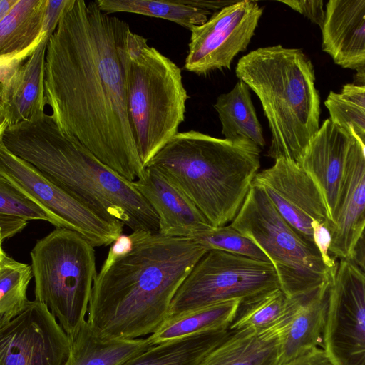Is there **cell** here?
Segmentation results:
<instances>
[{
  "label": "cell",
  "mask_w": 365,
  "mask_h": 365,
  "mask_svg": "<svg viewBox=\"0 0 365 365\" xmlns=\"http://www.w3.org/2000/svg\"><path fill=\"white\" fill-rule=\"evenodd\" d=\"M230 225L265 253L287 297H304L330 285L335 268L327 266L315 243L294 229L258 186L252 185Z\"/></svg>",
  "instance_id": "cell-8"
},
{
  "label": "cell",
  "mask_w": 365,
  "mask_h": 365,
  "mask_svg": "<svg viewBox=\"0 0 365 365\" xmlns=\"http://www.w3.org/2000/svg\"><path fill=\"white\" fill-rule=\"evenodd\" d=\"M131 29L96 1L71 0L48 39L46 105L64 133L128 181L143 176L130 121L124 68Z\"/></svg>",
  "instance_id": "cell-1"
},
{
  "label": "cell",
  "mask_w": 365,
  "mask_h": 365,
  "mask_svg": "<svg viewBox=\"0 0 365 365\" xmlns=\"http://www.w3.org/2000/svg\"><path fill=\"white\" fill-rule=\"evenodd\" d=\"M304 297L290 298L278 288L242 300L228 329L256 334L279 331L285 334Z\"/></svg>",
  "instance_id": "cell-22"
},
{
  "label": "cell",
  "mask_w": 365,
  "mask_h": 365,
  "mask_svg": "<svg viewBox=\"0 0 365 365\" xmlns=\"http://www.w3.org/2000/svg\"><path fill=\"white\" fill-rule=\"evenodd\" d=\"M132 250L100 269L92 289L87 322L106 339H135L153 334L167 318L172 300L208 250L192 239L135 231Z\"/></svg>",
  "instance_id": "cell-2"
},
{
  "label": "cell",
  "mask_w": 365,
  "mask_h": 365,
  "mask_svg": "<svg viewBox=\"0 0 365 365\" xmlns=\"http://www.w3.org/2000/svg\"><path fill=\"white\" fill-rule=\"evenodd\" d=\"M250 89L244 81L239 80L230 91L217 97L214 108L225 139H247L262 149L266 141Z\"/></svg>",
  "instance_id": "cell-27"
},
{
  "label": "cell",
  "mask_w": 365,
  "mask_h": 365,
  "mask_svg": "<svg viewBox=\"0 0 365 365\" xmlns=\"http://www.w3.org/2000/svg\"><path fill=\"white\" fill-rule=\"evenodd\" d=\"M153 346L148 337L135 339H106L86 321L72 342L65 365H121Z\"/></svg>",
  "instance_id": "cell-25"
},
{
  "label": "cell",
  "mask_w": 365,
  "mask_h": 365,
  "mask_svg": "<svg viewBox=\"0 0 365 365\" xmlns=\"http://www.w3.org/2000/svg\"><path fill=\"white\" fill-rule=\"evenodd\" d=\"M262 13L256 1H236L194 26L185 68L197 75L230 69L235 57L249 45Z\"/></svg>",
  "instance_id": "cell-12"
},
{
  "label": "cell",
  "mask_w": 365,
  "mask_h": 365,
  "mask_svg": "<svg viewBox=\"0 0 365 365\" xmlns=\"http://www.w3.org/2000/svg\"><path fill=\"white\" fill-rule=\"evenodd\" d=\"M93 247L77 232L56 228L30 252L35 300L48 307L71 342L86 321L98 274Z\"/></svg>",
  "instance_id": "cell-7"
},
{
  "label": "cell",
  "mask_w": 365,
  "mask_h": 365,
  "mask_svg": "<svg viewBox=\"0 0 365 365\" xmlns=\"http://www.w3.org/2000/svg\"><path fill=\"white\" fill-rule=\"evenodd\" d=\"M207 250H219L254 259L269 262L265 253L231 225L213 227L193 239Z\"/></svg>",
  "instance_id": "cell-31"
},
{
  "label": "cell",
  "mask_w": 365,
  "mask_h": 365,
  "mask_svg": "<svg viewBox=\"0 0 365 365\" xmlns=\"http://www.w3.org/2000/svg\"><path fill=\"white\" fill-rule=\"evenodd\" d=\"M124 78L128 113L145 168L178 133L189 96L180 68L132 31L128 37Z\"/></svg>",
  "instance_id": "cell-6"
},
{
  "label": "cell",
  "mask_w": 365,
  "mask_h": 365,
  "mask_svg": "<svg viewBox=\"0 0 365 365\" xmlns=\"http://www.w3.org/2000/svg\"><path fill=\"white\" fill-rule=\"evenodd\" d=\"M236 76L259 98L271 133L267 155L298 163L319 129L314 66L302 50L281 45L242 56Z\"/></svg>",
  "instance_id": "cell-5"
},
{
  "label": "cell",
  "mask_w": 365,
  "mask_h": 365,
  "mask_svg": "<svg viewBox=\"0 0 365 365\" xmlns=\"http://www.w3.org/2000/svg\"><path fill=\"white\" fill-rule=\"evenodd\" d=\"M324 105L334 122L342 126H354L365 133V109L343 100L334 91L329 93Z\"/></svg>",
  "instance_id": "cell-32"
},
{
  "label": "cell",
  "mask_w": 365,
  "mask_h": 365,
  "mask_svg": "<svg viewBox=\"0 0 365 365\" xmlns=\"http://www.w3.org/2000/svg\"><path fill=\"white\" fill-rule=\"evenodd\" d=\"M261 150L245 138L178 132L147 166L180 190L213 227H221L242 206L260 168Z\"/></svg>",
  "instance_id": "cell-4"
},
{
  "label": "cell",
  "mask_w": 365,
  "mask_h": 365,
  "mask_svg": "<svg viewBox=\"0 0 365 365\" xmlns=\"http://www.w3.org/2000/svg\"><path fill=\"white\" fill-rule=\"evenodd\" d=\"M253 185L260 187L281 216L300 235L314 243V222L329 225L327 209L320 190L298 164L286 158L259 171Z\"/></svg>",
  "instance_id": "cell-14"
},
{
  "label": "cell",
  "mask_w": 365,
  "mask_h": 365,
  "mask_svg": "<svg viewBox=\"0 0 365 365\" xmlns=\"http://www.w3.org/2000/svg\"><path fill=\"white\" fill-rule=\"evenodd\" d=\"M364 228L365 155L354 136L337 203L328 225L330 255L336 260L348 259Z\"/></svg>",
  "instance_id": "cell-15"
},
{
  "label": "cell",
  "mask_w": 365,
  "mask_h": 365,
  "mask_svg": "<svg viewBox=\"0 0 365 365\" xmlns=\"http://www.w3.org/2000/svg\"><path fill=\"white\" fill-rule=\"evenodd\" d=\"M322 346L334 365H365V274L349 259L336 261Z\"/></svg>",
  "instance_id": "cell-11"
},
{
  "label": "cell",
  "mask_w": 365,
  "mask_h": 365,
  "mask_svg": "<svg viewBox=\"0 0 365 365\" xmlns=\"http://www.w3.org/2000/svg\"><path fill=\"white\" fill-rule=\"evenodd\" d=\"M48 0H19L0 21V57L26 61L46 37Z\"/></svg>",
  "instance_id": "cell-20"
},
{
  "label": "cell",
  "mask_w": 365,
  "mask_h": 365,
  "mask_svg": "<svg viewBox=\"0 0 365 365\" xmlns=\"http://www.w3.org/2000/svg\"><path fill=\"white\" fill-rule=\"evenodd\" d=\"M329 286L303 299L283 337L281 364L322 346Z\"/></svg>",
  "instance_id": "cell-23"
},
{
  "label": "cell",
  "mask_w": 365,
  "mask_h": 365,
  "mask_svg": "<svg viewBox=\"0 0 365 365\" xmlns=\"http://www.w3.org/2000/svg\"><path fill=\"white\" fill-rule=\"evenodd\" d=\"M344 127H346L350 130L351 133L361 144L365 155V133L354 126L349 125Z\"/></svg>",
  "instance_id": "cell-42"
},
{
  "label": "cell",
  "mask_w": 365,
  "mask_h": 365,
  "mask_svg": "<svg viewBox=\"0 0 365 365\" xmlns=\"http://www.w3.org/2000/svg\"><path fill=\"white\" fill-rule=\"evenodd\" d=\"M222 329L153 346L121 365H199L229 335Z\"/></svg>",
  "instance_id": "cell-26"
},
{
  "label": "cell",
  "mask_w": 365,
  "mask_h": 365,
  "mask_svg": "<svg viewBox=\"0 0 365 365\" xmlns=\"http://www.w3.org/2000/svg\"><path fill=\"white\" fill-rule=\"evenodd\" d=\"M28 222L20 217L0 215V242L21 232L27 225Z\"/></svg>",
  "instance_id": "cell-38"
},
{
  "label": "cell",
  "mask_w": 365,
  "mask_h": 365,
  "mask_svg": "<svg viewBox=\"0 0 365 365\" xmlns=\"http://www.w3.org/2000/svg\"><path fill=\"white\" fill-rule=\"evenodd\" d=\"M48 39L44 38L10 79L1 85L0 133L45 112V65Z\"/></svg>",
  "instance_id": "cell-18"
},
{
  "label": "cell",
  "mask_w": 365,
  "mask_h": 365,
  "mask_svg": "<svg viewBox=\"0 0 365 365\" xmlns=\"http://www.w3.org/2000/svg\"><path fill=\"white\" fill-rule=\"evenodd\" d=\"M34 277L31 265L16 261L0 247V327L28 306L26 292Z\"/></svg>",
  "instance_id": "cell-29"
},
{
  "label": "cell",
  "mask_w": 365,
  "mask_h": 365,
  "mask_svg": "<svg viewBox=\"0 0 365 365\" xmlns=\"http://www.w3.org/2000/svg\"><path fill=\"white\" fill-rule=\"evenodd\" d=\"M284 335L279 331H230L199 365H281Z\"/></svg>",
  "instance_id": "cell-21"
},
{
  "label": "cell",
  "mask_w": 365,
  "mask_h": 365,
  "mask_svg": "<svg viewBox=\"0 0 365 365\" xmlns=\"http://www.w3.org/2000/svg\"><path fill=\"white\" fill-rule=\"evenodd\" d=\"M71 346L48 307L34 299L0 327V365H65Z\"/></svg>",
  "instance_id": "cell-13"
},
{
  "label": "cell",
  "mask_w": 365,
  "mask_h": 365,
  "mask_svg": "<svg viewBox=\"0 0 365 365\" xmlns=\"http://www.w3.org/2000/svg\"><path fill=\"white\" fill-rule=\"evenodd\" d=\"M0 142L109 222L135 231L159 232V218L133 185L101 161L46 112L11 125Z\"/></svg>",
  "instance_id": "cell-3"
},
{
  "label": "cell",
  "mask_w": 365,
  "mask_h": 365,
  "mask_svg": "<svg viewBox=\"0 0 365 365\" xmlns=\"http://www.w3.org/2000/svg\"><path fill=\"white\" fill-rule=\"evenodd\" d=\"M133 241L131 235L121 234L111 244L108 255L101 269L109 267L118 258L130 252L133 248Z\"/></svg>",
  "instance_id": "cell-37"
},
{
  "label": "cell",
  "mask_w": 365,
  "mask_h": 365,
  "mask_svg": "<svg viewBox=\"0 0 365 365\" xmlns=\"http://www.w3.org/2000/svg\"><path fill=\"white\" fill-rule=\"evenodd\" d=\"M19 0H0V21L14 9Z\"/></svg>",
  "instance_id": "cell-41"
},
{
  "label": "cell",
  "mask_w": 365,
  "mask_h": 365,
  "mask_svg": "<svg viewBox=\"0 0 365 365\" xmlns=\"http://www.w3.org/2000/svg\"><path fill=\"white\" fill-rule=\"evenodd\" d=\"M353 140L354 135L349 128L328 118L320 125L298 162L320 190L329 222L339 198Z\"/></svg>",
  "instance_id": "cell-16"
},
{
  "label": "cell",
  "mask_w": 365,
  "mask_h": 365,
  "mask_svg": "<svg viewBox=\"0 0 365 365\" xmlns=\"http://www.w3.org/2000/svg\"><path fill=\"white\" fill-rule=\"evenodd\" d=\"M281 365H334L323 348L315 347Z\"/></svg>",
  "instance_id": "cell-36"
},
{
  "label": "cell",
  "mask_w": 365,
  "mask_h": 365,
  "mask_svg": "<svg viewBox=\"0 0 365 365\" xmlns=\"http://www.w3.org/2000/svg\"><path fill=\"white\" fill-rule=\"evenodd\" d=\"M322 49L344 68L365 65V0H329L321 28Z\"/></svg>",
  "instance_id": "cell-19"
},
{
  "label": "cell",
  "mask_w": 365,
  "mask_h": 365,
  "mask_svg": "<svg viewBox=\"0 0 365 365\" xmlns=\"http://www.w3.org/2000/svg\"><path fill=\"white\" fill-rule=\"evenodd\" d=\"M70 1L71 0H48L43 31L49 37L56 30L60 19Z\"/></svg>",
  "instance_id": "cell-35"
},
{
  "label": "cell",
  "mask_w": 365,
  "mask_h": 365,
  "mask_svg": "<svg viewBox=\"0 0 365 365\" xmlns=\"http://www.w3.org/2000/svg\"><path fill=\"white\" fill-rule=\"evenodd\" d=\"M107 14L133 13L160 18L176 23L191 30L207 21L210 11L195 7L185 0H96Z\"/></svg>",
  "instance_id": "cell-28"
},
{
  "label": "cell",
  "mask_w": 365,
  "mask_h": 365,
  "mask_svg": "<svg viewBox=\"0 0 365 365\" xmlns=\"http://www.w3.org/2000/svg\"><path fill=\"white\" fill-rule=\"evenodd\" d=\"M309 19L322 28L325 19L322 0H287L279 1Z\"/></svg>",
  "instance_id": "cell-34"
},
{
  "label": "cell",
  "mask_w": 365,
  "mask_h": 365,
  "mask_svg": "<svg viewBox=\"0 0 365 365\" xmlns=\"http://www.w3.org/2000/svg\"><path fill=\"white\" fill-rule=\"evenodd\" d=\"M240 302L232 299L217 302L168 317L148 339L155 346L202 332L228 329Z\"/></svg>",
  "instance_id": "cell-24"
},
{
  "label": "cell",
  "mask_w": 365,
  "mask_h": 365,
  "mask_svg": "<svg viewBox=\"0 0 365 365\" xmlns=\"http://www.w3.org/2000/svg\"><path fill=\"white\" fill-rule=\"evenodd\" d=\"M278 288L271 262L208 250L178 289L168 317L217 302L242 301Z\"/></svg>",
  "instance_id": "cell-9"
},
{
  "label": "cell",
  "mask_w": 365,
  "mask_h": 365,
  "mask_svg": "<svg viewBox=\"0 0 365 365\" xmlns=\"http://www.w3.org/2000/svg\"><path fill=\"white\" fill-rule=\"evenodd\" d=\"M159 218V233L194 239L213 227L195 205L161 173L147 166L143 177L133 181Z\"/></svg>",
  "instance_id": "cell-17"
},
{
  "label": "cell",
  "mask_w": 365,
  "mask_h": 365,
  "mask_svg": "<svg viewBox=\"0 0 365 365\" xmlns=\"http://www.w3.org/2000/svg\"><path fill=\"white\" fill-rule=\"evenodd\" d=\"M348 259L365 274V228Z\"/></svg>",
  "instance_id": "cell-39"
},
{
  "label": "cell",
  "mask_w": 365,
  "mask_h": 365,
  "mask_svg": "<svg viewBox=\"0 0 365 365\" xmlns=\"http://www.w3.org/2000/svg\"><path fill=\"white\" fill-rule=\"evenodd\" d=\"M0 215L14 216L27 221L43 220L52 224L56 228L71 230L67 223L1 177H0Z\"/></svg>",
  "instance_id": "cell-30"
},
{
  "label": "cell",
  "mask_w": 365,
  "mask_h": 365,
  "mask_svg": "<svg viewBox=\"0 0 365 365\" xmlns=\"http://www.w3.org/2000/svg\"><path fill=\"white\" fill-rule=\"evenodd\" d=\"M0 177L67 223L93 247L111 245L122 232V222H109L35 166L0 142Z\"/></svg>",
  "instance_id": "cell-10"
},
{
  "label": "cell",
  "mask_w": 365,
  "mask_h": 365,
  "mask_svg": "<svg viewBox=\"0 0 365 365\" xmlns=\"http://www.w3.org/2000/svg\"><path fill=\"white\" fill-rule=\"evenodd\" d=\"M185 3L205 10L221 9L227 6H229L236 1H199V0H185Z\"/></svg>",
  "instance_id": "cell-40"
},
{
  "label": "cell",
  "mask_w": 365,
  "mask_h": 365,
  "mask_svg": "<svg viewBox=\"0 0 365 365\" xmlns=\"http://www.w3.org/2000/svg\"><path fill=\"white\" fill-rule=\"evenodd\" d=\"M338 93L343 100L365 109V65L356 70L353 81Z\"/></svg>",
  "instance_id": "cell-33"
}]
</instances>
